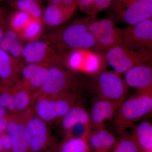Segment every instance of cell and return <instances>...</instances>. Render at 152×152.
<instances>
[{
    "instance_id": "obj_1",
    "label": "cell",
    "mask_w": 152,
    "mask_h": 152,
    "mask_svg": "<svg viewBox=\"0 0 152 152\" xmlns=\"http://www.w3.org/2000/svg\"><path fill=\"white\" fill-rule=\"evenodd\" d=\"M49 40L62 56L75 50H93L95 46L94 39L87 27L86 18L55 30L49 34Z\"/></svg>"
},
{
    "instance_id": "obj_2",
    "label": "cell",
    "mask_w": 152,
    "mask_h": 152,
    "mask_svg": "<svg viewBox=\"0 0 152 152\" xmlns=\"http://www.w3.org/2000/svg\"><path fill=\"white\" fill-rule=\"evenodd\" d=\"M152 110V91H137L134 94L125 99L117 110L112 121L114 130L121 135Z\"/></svg>"
},
{
    "instance_id": "obj_3",
    "label": "cell",
    "mask_w": 152,
    "mask_h": 152,
    "mask_svg": "<svg viewBox=\"0 0 152 152\" xmlns=\"http://www.w3.org/2000/svg\"><path fill=\"white\" fill-rule=\"evenodd\" d=\"M85 84L96 96V99L118 100L126 99L128 86L121 75L112 71H103L88 76Z\"/></svg>"
},
{
    "instance_id": "obj_4",
    "label": "cell",
    "mask_w": 152,
    "mask_h": 152,
    "mask_svg": "<svg viewBox=\"0 0 152 152\" xmlns=\"http://www.w3.org/2000/svg\"><path fill=\"white\" fill-rule=\"evenodd\" d=\"M76 72L66 69L63 66L49 67L46 80L41 90L34 94L55 98L74 92L80 84Z\"/></svg>"
},
{
    "instance_id": "obj_5",
    "label": "cell",
    "mask_w": 152,
    "mask_h": 152,
    "mask_svg": "<svg viewBox=\"0 0 152 152\" xmlns=\"http://www.w3.org/2000/svg\"><path fill=\"white\" fill-rule=\"evenodd\" d=\"M77 94L74 92L55 98L39 95L32 107L33 111L47 124L60 121L76 104Z\"/></svg>"
},
{
    "instance_id": "obj_6",
    "label": "cell",
    "mask_w": 152,
    "mask_h": 152,
    "mask_svg": "<svg viewBox=\"0 0 152 152\" xmlns=\"http://www.w3.org/2000/svg\"><path fill=\"white\" fill-rule=\"evenodd\" d=\"M104 56L113 72L121 75L134 66L151 63L152 50H134L121 45L110 49Z\"/></svg>"
},
{
    "instance_id": "obj_7",
    "label": "cell",
    "mask_w": 152,
    "mask_h": 152,
    "mask_svg": "<svg viewBox=\"0 0 152 152\" xmlns=\"http://www.w3.org/2000/svg\"><path fill=\"white\" fill-rule=\"evenodd\" d=\"M64 56L60 54L49 39H39L25 44L22 51L21 63L34 64L50 67L64 66Z\"/></svg>"
},
{
    "instance_id": "obj_8",
    "label": "cell",
    "mask_w": 152,
    "mask_h": 152,
    "mask_svg": "<svg viewBox=\"0 0 152 152\" xmlns=\"http://www.w3.org/2000/svg\"><path fill=\"white\" fill-rule=\"evenodd\" d=\"M109 9L113 18L128 26L152 18V3L141 0H113Z\"/></svg>"
},
{
    "instance_id": "obj_9",
    "label": "cell",
    "mask_w": 152,
    "mask_h": 152,
    "mask_svg": "<svg viewBox=\"0 0 152 152\" xmlns=\"http://www.w3.org/2000/svg\"><path fill=\"white\" fill-rule=\"evenodd\" d=\"M30 137L32 152H45L53 139L48 125L35 114L32 108L23 113Z\"/></svg>"
},
{
    "instance_id": "obj_10",
    "label": "cell",
    "mask_w": 152,
    "mask_h": 152,
    "mask_svg": "<svg viewBox=\"0 0 152 152\" xmlns=\"http://www.w3.org/2000/svg\"><path fill=\"white\" fill-rule=\"evenodd\" d=\"M121 45L134 50H152V19L123 29Z\"/></svg>"
},
{
    "instance_id": "obj_11",
    "label": "cell",
    "mask_w": 152,
    "mask_h": 152,
    "mask_svg": "<svg viewBox=\"0 0 152 152\" xmlns=\"http://www.w3.org/2000/svg\"><path fill=\"white\" fill-rule=\"evenodd\" d=\"M7 132L10 137L12 152H32L29 133L23 113L10 115Z\"/></svg>"
},
{
    "instance_id": "obj_12",
    "label": "cell",
    "mask_w": 152,
    "mask_h": 152,
    "mask_svg": "<svg viewBox=\"0 0 152 152\" xmlns=\"http://www.w3.org/2000/svg\"><path fill=\"white\" fill-rule=\"evenodd\" d=\"M125 99L110 100L96 99L89 113L91 129L105 128L113 118Z\"/></svg>"
},
{
    "instance_id": "obj_13",
    "label": "cell",
    "mask_w": 152,
    "mask_h": 152,
    "mask_svg": "<svg viewBox=\"0 0 152 152\" xmlns=\"http://www.w3.org/2000/svg\"><path fill=\"white\" fill-rule=\"evenodd\" d=\"M124 81L128 87L137 91H152V68L151 63L135 66L124 73Z\"/></svg>"
},
{
    "instance_id": "obj_14",
    "label": "cell",
    "mask_w": 152,
    "mask_h": 152,
    "mask_svg": "<svg viewBox=\"0 0 152 152\" xmlns=\"http://www.w3.org/2000/svg\"><path fill=\"white\" fill-rule=\"evenodd\" d=\"M87 141L93 152H110L115 146L118 139L105 128L91 129Z\"/></svg>"
},
{
    "instance_id": "obj_15",
    "label": "cell",
    "mask_w": 152,
    "mask_h": 152,
    "mask_svg": "<svg viewBox=\"0 0 152 152\" xmlns=\"http://www.w3.org/2000/svg\"><path fill=\"white\" fill-rule=\"evenodd\" d=\"M77 7L48 4L44 10L42 20L50 27H57L67 22L73 16Z\"/></svg>"
},
{
    "instance_id": "obj_16",
    "label": "cell",
    "mask_w": 152,
    "mask_h": 152,
    "mask_svg": "<svg viewBox=\"0 0 152 152\" xmlns=\"http://www.w3.org/2000/svg\"><path fill=\"white\" fill-rule=\"evenodd\" d=\"M22 64L0 49V83L13 84L20 80Z\"/></svg>"
},
{
    "instance_id": "obj_17",
    "label": "cell",
    "mask_w": 152,
    "mask_h": 152,
    "mask_svg": "<svg viewBox=\"0 0 152 152\" xmlns=\"http://www.w3.org/2000/svg\"><path fill=\"white\" fill-rule=\"evenodd\" d=\"M131 128H132L131 137L139 152L152 151L151 123L148 121H144Z\"/></svg>"
},
{
    "instance_id": "obj_18",
    "label": "cell",
    "mask_w": 152,
    "mask_h": 152,
    "mask_svg": "<svg viewBox=\"0 0 152 152\" xmlns=\"http://www.w3.org/2000/svg\"><path fill=\"white\" fill-rule=\"evenodd\" d=\"M14 105L16 114H21L32 107L34 102V94L18 81L12 86Z\"/></svg>"
},
{
    "instance_id": "obj_19",
    "label": "cell",
    "mask_w": 152,
    "mask_h": 152,
    "mask_svg": "<svg viewBox=\"0 0 152 152\" xmlns=\"http://www.w3.org/2000/svg\"><path fill=\"white\" fill-rule=\"evenodd\" d=\"M24 43L18 33L7 28L0 41V49L21 63Z\"/></svg>"
},
{
    "instance_id": "obj_20",
    "label": "cell",
    "mask_w": 152,
    "mask_h": 152,
    "mask_svg": "<svg viewBox=\"0 0 152 152\" xmlns=\"http://www.w3.org/2000/svg\"><path fill=\"white\" fill-rule=\"evenodd\" d=\"M60 121L62 129L64 133L73 126L77 124H85L90 125L89 113L83 106L77 103L69 110Z\"/></svg>"
},
{
    "instance_id": "obj_21",
    "label": "cell",
    "mask_w": 152,
    "mask_h": 152,
    "mask_svg": "<svg viewBox=\"0 0 152 152\" xmlns=\"http://www.w3.org/2000/svg\"><path fill=\"white\" fill-rule=\"evenodd\" d=\"M8 2L17 10L25 12L33 18L42 20L44 10L39 0H8Z\"/></svg>"
},
{
    "instance_id": "obj_22",
    "label": "cell",
    "mask_w": 152,
    "mask_h": 152,
    "mask_svg": "<svg viewBox=\"0 0 152 152\" xmlns=\"http://www.w3.org/2000/svg\"><path fill=\"white\" fill-rule=\"evenodd\" d=\"M43 31L42 20L33 18L19 34L24 42H27L40 39Z\"/></svg>"
},
{
    "instance_id": "obj_23",
    "label": "cell",
    "mask_w": 152,
    "mask_h": 152,
    "mask_svg": "<svg viewBox=\"0 0 152 152\" xmlns=\"http://www.w3.org/2000/svg\"><path fill=\"white\" fill-rule=\"evenodd\" d=\"M58 152H93L87 139L64 140L60 145Z\"/></svg>"
},
{
    "instance_id": "obj_24",
    "label": "cell",
    "mask_w": 152,
    "mask_h": 152,
    "mask_svg": "<svg viewBox=\"0 0 152 152\" xmlns=\"http://www.w3.org/2000/svg\"><path fill=\"white\" fill-rule=\"evenodd\" d=\"M13 84L0 83V105L10 115L16 114L12 90Z\"/></svg>"
},
{
    "instance_id": "obj_25",
    "label": "cell",
    "mask_w": 152,
    "mask_h": 152,
    "mask_svg": "<svg viewBox=\"0 0 152 152\" xmlns=\"http://www.w3.org/2000/svg\"><path fill=\"white\" fill-rule=\"evenodd\" d=\"M49 67H44L28 80L22 83L30 91L35 94L41 90L46 80Z\"/></svg>"
},
{
    "instance_id": "obj_26",
    "label": "cell",
    "mask_w": 152,
    "mask_h": 152,
    "mask_svg": "<svg viewBox=\"0 0 152 152\" xmlns=\"http://www.w3.org/2000/svg\"><path fill=\"white\" fill-rule=\"evenodd\" d=\"M33 18L25 12L16 10L10 17L9 28L20 34Z\"/></svg>"
},
{
    "instance_id": "obj_27",
    "label": "cell",
    "mask_w": 152,
    "mask_h": 152,
    "mask_svg": "<svg viewBox=\"0 0 152 152\" xmlns=\"http://www.w3.org/2000/svg\"><path fill=\"white\" fill-rule=\"evenodd\" d=\"M119 137L115 146L110 152H140L131 134L126 132Z\"/></svg>"
},
{
    "instance_id": "obj_28",
    "label": "cell",
    "mask_w": 152,
    "mask_h": 152,
    "mask_svg": "<svg viewBox=\"0 0 152 152\" xmlns=\"http://www.w3.org/2000/svg\"><path fill=\"white\" fill-rule=\"evenodd\" d=\"M91 130L90 125L79 124L73 126L64 133L65 139H87Z\"/></svg>"
},
{
    "instance_id": "obj_29",
    "label": "cell",
    "mask_w": 152,
    "mask_h": 152,
    "mask_svg": "<svg viewBox=\"0 0 152 152\" xmlns=\"http://www.w3.org/2000/svg\"><path fill=\"white\" fill-rule=\"evenodd\" d=\"M113 0H96L88 16L96 17L97 14L110 8Z\"/></svg>"
},
{
    "instance_id": "obj_30",
    "label": "cell",
    "mask_w": 152,
    "mask_h": 152,
    "mask_svg": "<svg viewBox=\"0 0 152 152\" xmlns=\"http://www.w3.org/2000/svg\"><path fill=\"white\" fill-rule=\"evenodd\" d=\"M95 1L96 0H77V7L88 16Z\"/></svg>"
},
{
    "instance_id": "obj_31",
    "label": "cell",
    "mask_w": 152,
    "mask_h": 152,
    "mask_svg": "<svg viewBox=\"0 0 152 152\" xmlns=\"http://www.w3.org/2000/svg\"><path fill=\"white\" fill-rule=\"evenodd\" d=\"M48 4H56L64 7H77V0H45Z\"/></svg>"
},
{
    "instance_id": "obj_32",
    "label": "cell",
    "mask_w": 152,
    "mask_h": 152,
    "mask_svg": "<svg viewBox=\"0 0 152 152\" xmlns=\"http://www.w3.org/2000/svg\"><path fill=\"white\" fill-rule=\"evenodd\" d=\"M4 149L5 152H12V143L10 136L8 133L6 132L0 136Z\"/></svg>"
},
{
    "instance_id": "obj_33",
    "label": "cell",
    "mask_w": 152,
    "mask_h": 152,
    "mask_svg": "<svg viewBox=\"0 0 152 152\" xmlns=\"http://www.w3.org/2000/svg\"><path fill=\"white\" fill-rule=\"evenodd\" d=\"M9 116L0 118V136L7 132Z\"/></svg>"
},
{
    "instance_id": "obj_34",
    "label": "cell",
    "mask_w": 152,
    "mask_h": 152,
    "mask_svg": "<svg viewBox=\"0 0 152 152\" xmlns=\"http://www.w3.org/2000/svg\"><path fill=\"white\" fill-rule=\"evenodd\" d=\"M7 28V27L6 22L4 18L0 20V41L2 39L6 30Z\"/></svg>"
},
{
    "instance_id": "obj_35",
    "label": "cell",
    "mask_w": 152,
    "mask_h": 152,
    "mask_svg": "<svg viewBox=\"0 0 152 152\" xmlns=\"http://www.w3.org/2000/svg\"><path fill=\"white\" fill-rule=\"evenodd\" d=\"M10 115L7 111L0 105V118Z\"/></svg>"
},
{
    "instance_id": "obj_36",
    "label": "cell",
    "mask_w": 152,
    "mask_h": 152,
    "mask_svg": "<svg viewBox=\"0 0 152 152\" xmlns=\"http://www.w3.org/2000/svg\"><path fill=\"white\" fill-rule=\"evenodd\" d=\"M0 152H5L4 149V146H3L1 138H0Z\"/></svg>"
},
{
    "instance_id": "obj_37",
    "label": "cell",
    "mask_w": 152,
    "mask_h": 152,
    "mask_svg": "<svg viewBox=\"0 0 152 152\" xmlns=\"http://www.w3.org/2000/svg\"><path fill=\"white\" fill-rule=\"evenodd\" d=\"M4 18V13L2 10L1 9V7H0V20Z\"/></svg>"
},
{
    "instance_id": "obj_38",
    "label": "cell",
    "mask_w": 152,
    "mask_h": 152,
    "mask_svg": "<svg viewBox=\"0 0 152 152\" xmlns=\"http://www.w3.org/2000/svg\"><path fill=\"white\" fill-rule=\"evenodd\" d=\"M141 1H145L148 2L152 3V0H141Z\"/></svg>"
},
{
    "instance_id": "obj_39",
    "label": "cell",
    "mask_w": 152,
    "mask_h": 152,
    "mask_svg": "<svg viewBox=\"0 0 152 152\" xmlns=\"http://www.w3.org/2000/svg\"><path fill=\"white\" fill-rule=\"evenodd\" d=\"M152 152V151H149V152Z\"/></svg>"
},
{
    "instance_id": "obj_40",
    "label": "cell",
    "mask_w": 152,
    "mask_h": 152,
    "mask_svg": "<svg viewBox=\"0 0 152 152\" xmlns=\"http://www.w3.org/2000/svg\"><path fill=\"white\" fill-rule=\"evenodd\" d=\"M1 1V0H0V2Z\"/></svg>"
},
{
    "instance_id": "obj_41",
    "label": "cell",
    "mask_w": 152,
    "mask_h": 152,
    "mask_svg": "<svg viewBox=\"0 0 152 152\" xmlns=\"http://www.w3.org/2000/svg\"><path fill=\"white\" fill-rule=\"evenodd\" d=\"M0 82H1V80H0Z\"/></svg>"
},
{
    "instance_id": "obj_42",
    "label": "cell",
    "mask_w": 152,
    "mask_h": 152,
    "mask_svg": "<svg viewBox=\"0 0 152 152\" xmlns=\"http://www.w3.org/2000/svg\"><path fill=\"white\" fill-rule=\"evenodd\" d=\"M39 1H40V0H39Z\"/></svg>"
}]
</instances>
